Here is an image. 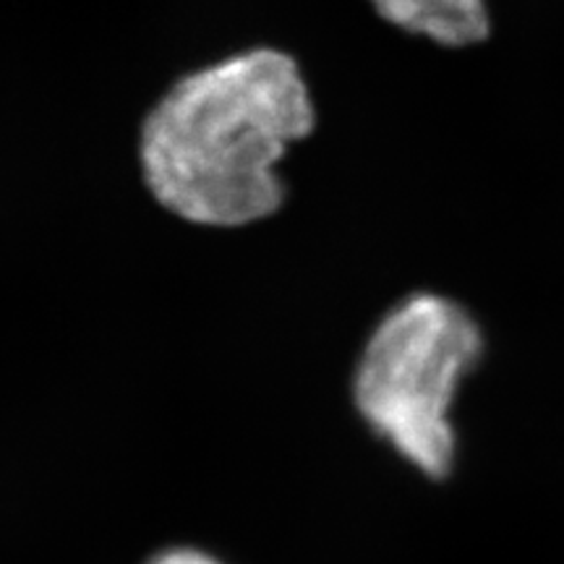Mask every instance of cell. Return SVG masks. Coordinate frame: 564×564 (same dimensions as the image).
<instances>
[{"instance_id": "cell-1", "label": "cell", "mask_w": 564, "mask_h": 564, "mask_svg": "<svg viewBox=\"0 0 564 564\" xmlns=\"http://www.w3.org/2000/svg\"><path fill=\"white\" fill-rule=\"evenodd\" d=\"M293 55L253 47L181 76L147 112L139 165L154 202L202 228H246L285 202L278 167L314 131Z\"/></svg>"}, {"instance_id": "cell-2", "label": "cell", "mask_w": 564, "mask_h": 564, "mask_svg": "<svg viewBox=\"0 0 564 564\" xmlns=\"http://www.w3.org/2000/svg\"><path fill=\"white\" fill-rule=\"evenodd\" d=\"M484 356L474 314L440 293H413L379 319L352 377L366 426L429 478L457 457L453 405Z\"/></svg>"}, {"instance_id": "cell-3", "label": "cell", "mask_w": 564, "mask_h": 564, "mask_svg": "<svg viewBox=\"0 0 564 564\" xmlns=\"http://www.w3.org/2000/svg\"><path fill=\"white\" fill-rule=\"evenodd\" d=\"M392 26L444 47L484 42L491 32L486 0H369Z\"/></svg>"}, {"instance_id": "cell-4", "label": "cell", "mask_w": 564, "mask_h": 564, "mask_svg": "<svg viewBox=\"0 0 564 564\" xmlns=\"http://www.w3.org/2000/svg\"><path fill=\"white\" fill-rule=\"evenodd\" d=\"M147 564H223L215 556L202 552V549H188V546H175V549H165L158 556H152Z\"/></svg>"}]
</instances>
